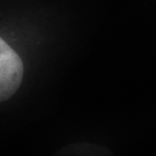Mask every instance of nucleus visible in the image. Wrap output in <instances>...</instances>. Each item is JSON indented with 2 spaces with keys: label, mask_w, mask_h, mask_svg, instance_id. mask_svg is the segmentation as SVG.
Here are the masks:
<instances>
[{
  "label": "nucleus",
  "mask_w": 156,
  "mask_h": 156,
  "mask_svg": "<svg viewBox=\"0 0 156 156\" xmlns=\"http://www.w3.org/2000/svg\"><path fill=\"white\" fill-rule=\"evenodd\" d=\"M57 156H113L105 147L95 144H74L67 146Z\"/></svg>",
  "instance_id": "obj_2"
},
{
  "label": "nucleus",
  "mask_w": 156,
  "mask_h": 156,
  "mask_svg": "<svg viewBox=\"0 0 156 156\" xmlns=\"http://www.w3.org/2000/svg\"><path fill=\"white\" fill-rule=\"evenodd\" d=\"M23 62L17 52L0 37V102L7 101L22 83Z\"/></svg>",
  "instance_id": "obj_1"
}]
</instances>
